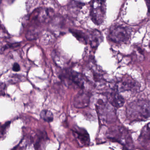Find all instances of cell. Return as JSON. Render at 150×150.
Returning <instances> with one entry per match:
<instances>
[{
	"label": "cell",
	"mask_w": 150,
	"mask_h": 150,
	"mask_svg": "<svg viewBox=\"0 0 150 150\" xmlns=\"http://www.w3.org/2000/svg\"><path fill=\"white\" fill-rule=\"evenodd\" d=\"M127 118L131 122L146 120L150 118V101L137 100L129 104L126 109Z\"/></svg>",
	"instance_id": "6da1fadb"
},
{
	"label": "cell",
	"mask_w": 150,
	"mask_h": 150,
	"mask_svg": "<svg viewBox=\"0 0 150 150\" xmlns=\"http://www.w3.org/2000/svg\"><path fill=\"white\" fill-rule=\"evenodd\" d=\"M106 4L103 1H94L92 2L91 7V16L93 23L98 25L104 22L105 17Z\"/></svg>",
	"instance_id": "7a4b0ae2"
},
{
	"label": "cell",
	"mask_w": 150,
	"mask_h": 150,
	"mask_svg": "<svg viewBox=\"0 0 150 150\" xmlns=\"http://www.w3.org/2000/svg\"><path fill=\"white\" fill-rule=\"evenodd\" d=\"M109 36L111 41L117 43L127 42L129 34L124 27L120 25H114L110 28Z\"/></svg>",
	"instance_id": "3957f363"
},
{
	"label": "cell",
	"mask_w": 150,
	"mask_h": 150,
	"mask_svg": "<svg viewBox=\"0 0 150 150\" xmlns=\"http://www.w3.org/2000/svg\"><path fill=\"white\" fill-rule=\"evenodd\" d=\"M109 135L110 138L121 143L128 148L131 147L132 142L129 135L123 129L120 127L115 128L112 130Z\"/></svg>",
	"instance_id": "277c9868"
},
{
	"label": "cell",
	"mask_w": 150,
	"mask_h": 150,
	"mask_svg": "<svg viewBox=\"0 0 150 150\" xmlns=\"http://www.w3.org/2000/svg\"><path fill=\"white\" fill-rule=\"evenodd\" d=\"M97 107L101 120L104 122H109L111 121L110 114L113 115V113L107 102H105L104 99H100L98 100Z\"/></svg>",
	"instance_id": "5b68a950"
},
{
	"label": "cell",
	"mask_w": 150,
	"mask_h": 150,
	"mask_svg": "<svg viewBox=\"0 0 150 150\" xmlns=\"http://www.w3.org/2000/svg\"><path fill=\"white\" fill-rule=\"evenodd\" d=\"M91 95L87 92H82L76 95L74 99V104L77 108H83L89 105Z\"/></svg>",
	"instance_id": "8992f818"
},
{
	"label": "cell",
	"mask_w": 150,
	"mask_h": 150,
	"mask_svg": "<svg viewBox=\"0 0 150 150\" xmlns=\"http://www.w3.org/2000/svg\"><path fill=\"white\" fill-rule=\"evenodd\" d=\"M105 97L108 102L113 107L120 108L124 105V99L116 92H108Z\"/></svg>",
	"instance_id": "52a82bcc"
},
{
	"label": "cell",
	"mask_w": 150,
	"mask_h": 150,
	"mask_svg": "<svg viewBox=\"0 0 150 150\" xmlns=\"http://www.w3.org/2000/svg\"><path fill=\"white\" fill-rule=\"evenodd\" d=\"M73 134L79 145L88 146L90 144V140L89 134L84 129H79L73 131Z\"/></svg>",
	"instance_id": "ba28073f"
},
{
	"label": "cell",
	"mask_w": 150,
	"mask_h": 150,
	"mask_svg": "<svg viewBox=\"0 0 150 150\" xmlns=\"http://www.w3.org/2000/svg\"><path fill=\"white\" fill-rule=\"evenodd\" d=\"M137 85L134 79L129 77H123L118 85V89L121 91L136 90Z\"/></svg>",
	"instance_id": "9c48e42d"
},
{
	"label": "cell",
	"mask_w": 150,
	"mask_h": 150,
	"mask_svg": "<svg viewBox=\"0 0 150 150\" xmlns=\"http://www.w3.org/2000/svg\"><path fill=\"white\" fill-rule=\"evenodd\" d=\"M88 35V42H89L92 47H97L103 41V36L100 32L97 30H93L90 31Z\"/></svg>",
	"instance_id": "30bf717a"
},
{
	"label": "cell",
	"mask_w": 150,
	"mask_h": 150,
	"mask_svg": "<svg viewBox=\"0 0 150 150\" xmlns=\"http://www.w3.org/2000/svg\"><path fill=\"white\" fill-rule=\"evenodd\" d=\"M40 117L43 120L47 122H52L54 119V115L51 111L47 110H44L41 111Z\"/></svg>",
	"instance_id": "8fae6325"
},
{
	"label": "cell",
	"mask_w": 150,
	"mask_h": 150,
	"mask_svg": "<svg viewBox=\"0 0 150 150\" xmlns=\"http://www.w3.org/2000/svg\"><path fill=\"white\" fill-rule=\"evenodd\" d=\"M140 138L144 141L150 140V123L143 128L140 135Z\"/></svg>",
	"instance_id": "7c38bea8"
},
{
	"label": "cell",
	"mask_w": 150,
	"mask_h": 150,
	"mask_svg": "<svg viewBox=\"0 0 150 150\" xmlns=\"http://www.w3.org/2000/svg\"><path fill=\"white\" fill-rule=\"evenodd\" d=\"M72 79L73 82L80 88L83 87L84 82L83 79L80 75L74 73L72 74Z\"/></svg>",
	"instance_id": "4fadbf2b"
},
{
	"label": "cell",
	"mask_w": 150,
	"mask_h": 150,
	"mask_svg": "<svg viewBox=\"0 0 150 150\" xmlns=\"http://www.w3.org/2000/svg\"><path fill=\"white\" fill-rule=\"evenodd\" d=\"M12 70H13V71H15V72L19 71L20 70V67L19 64L16 63H14L13 64V67H12Z\"/></svg>",
	"instance_id": "5bb4252c"
},
{
	"label": "cell",
	"mask_w": 150,
	"mask_h": 150,
	"mask_svg": "<svg viewBox=\"0 0 150 150\" xmlns=\"http://www.w3.org/2000/svg\"><path fill=\"white\" fill-rule=\"evenodd\" d=\"M9 122H8V123H6L5 125H4V126L0 128V136L2 135L3 133V132H4L5 129L9 125Z\"/></svg>",
	"instance_id": "9a60e30c"
},
{
	"label": "cell",
	"mask_w": 150,
	"mask_h": 150,
	"mask_svg": "<svg viewBox=\"0 0 150 150\" xmlns=\"http://www.w3.org/2000/svg\"><path fill=\"white\" fill-rule=\"evenodd\" d=\"M146 3H147V6H148V10L150 12V1H146Z\"/></svg>",
	"instance_id": "2e32d148"
}]
</instances>
